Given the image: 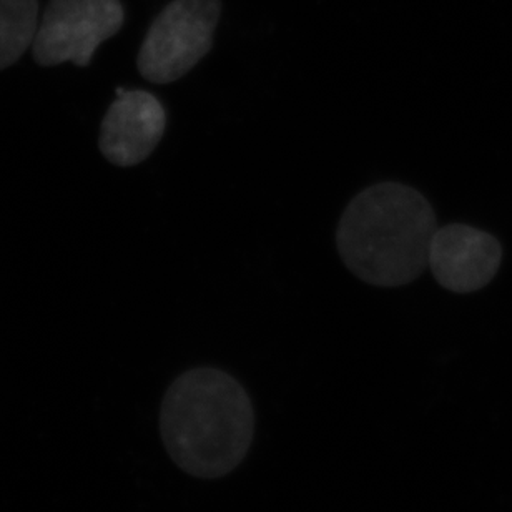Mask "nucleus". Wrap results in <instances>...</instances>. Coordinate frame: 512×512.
<instances>
[{"mask_svg":"<svg viewBox=\"0 0 512 512\" xmlns=\"http://www.w3.org/2000/svg\"><path fill=\"white\" fill-rule=\"evenodd\" d=\"M160 433L182 471L195 478H223L252 446L253 404L225 371L195 368L178 376L163 396Z\"/></svg>","mask_w":512,"mask_h":512,"instance_id":"1","label":"nucleus"},{"mask_svg":"<svg viewBox=\"0 0 512 512\" xmlns=\"http://www.w3.org/2000/svg\"><path fill=\"white\" fill-rule=\"evenodd\" d=\"M436 228L438 220L423 193L403 183H376L346 207L336 230V247L360 280L396 288L428 268Z\"/></svg>","mask_w":512,"mask_h":512,"instance_id":"2","label":"nucleus"},{"mask_svg":"<svg viewBox=\"0 0 512 512\" xmlns=\"http://www.w3.org/2000/svg\"><path fill=\"white\" fill-rule=\"evenodd\" d=\"M222 15V0H172L155 17L142 47L137 67L152 84L182 79L212 50Z\"/></svg>","mask_w":512,"mask_h":512,"instance_id":"3","label":"nucleus"},{"mask_svg":"<svg viewBox=\"0 0 512 512\" xmlns=\"http://www.w3.org/2000/svg\"><path fill=\"white\" fill-rule=\"evenodd\" d=\"M125 24L122 0H50L32 42V57L40 67L72 62L89 67L105 40Z\"/></svg>","mask_w":512,"mask_h":512,"instance_id":"4","label":"nucleus"},{"mask_svg":"<svg viewBox=\"0 0 512 512\" xmlns=\"http://www.w3.org/2000/svg\"><path fill=\"white\" fill-rule=\"evenodd\" d=\"M503 261V247L491 233L451 223L436 228L428 266L439 285L453 293H474L493 281Z\"/></svg>","mask_w":512,"mask_h":512,"instance_id":"5","label":"nucleus"},{"mask_svg":"<svg viewBox=\"0 0 512 512\" xmlns=\"http://www.w3.org/2000/svg\"><path fill=\"white\" fill-rule=\"evenodd\" d=\"M165 128L167 112L155 95L119 87L100 125V152L112 165L133 167L152 155Z\"/></svg>","mask_w":512,"mask_h":512,"instance_id":"6","label":"nucleus"},{"mask_svg":"<svg viewBox=\"0 0 512 512\" xmlns=\"http://www.w3.org/2000/svg\"><path fill=\"white\" fill-rule=\"evenodd\" d=\"M39 20V0H0V72L32 47Z\"/></svg>","mask_w":512,"mask_h":512,"instance_id":"7","label":"nucleus"}]
</instances>
